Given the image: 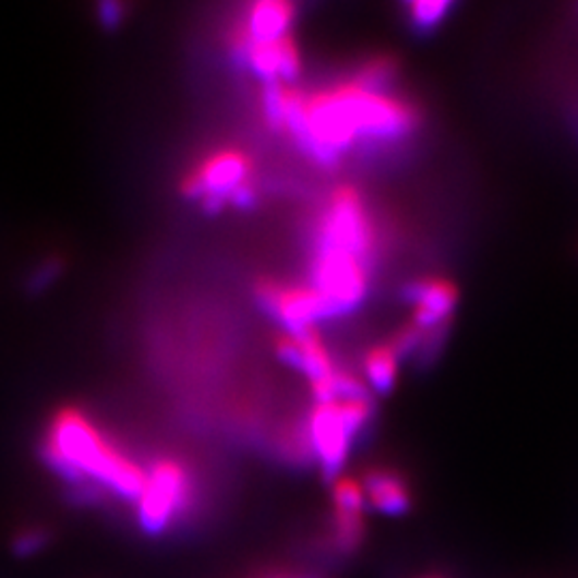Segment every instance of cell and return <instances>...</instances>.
<instances>
[{"mask_svg":"<svg viewBox=\"0 0 578 578\" xmlns=\"http://www.w3.org/2000/svg\"><path fill=\"white\" fill-rule=\"evenodd\" d=\"M399 73L397 60L388 55H375V57L366 58L356 71H353V80L366 88L373 91H388V86L395 82Z\"/></svg>","mask_w":578,"mask_h":578,"instance_id":"16","label":"cell"},{"mask_svg":"<svg viewBox=\"0 0 578 578\" xmlns=\"http://www.w3.org/2000/svg\"><path fill=\"white\" fill-rule=\"evenodd\" d=\"M231 52L264 84L293 82L302 69V52L293 35L273 41H249L231 31Z\"/></svg>","mask_w":578,"mask_h":578,"instance_id":"11","label":"cell"},{"mask_svg":"<svg viewBox=\"0 0 578 578\" xmlns=\"http://www.w3.org/2000/svg\"><path fill=\"white\" fill-rule=\"evenodd\" d=\"M253 159L238 146H221L204 155L182 178V193L206 206H224L231 195L251 182Z\"/></svg>","mask_w":578,"mask_h":578,"instance_id":"7","label":"cell"},{"mask_svg":"<svg viewBox=\"0 0 578 578\" xmlns=\"http://www.w3.org/2000/svg\"><path fill=\"white\" fill-rule=\"evenodd\" d=\"M193 499V478L184 462L159 459L146 471V484L137 497V520L146 533H161L176 517L186 513Z\"/></svg>","mask_w":578,"mask_h":578,"instance_id":"6","label":"cell"},{"mask_svg":"<svg viewBox=\"0 0 578 578\" xmlns=\"http://www.w3.org/2000/svg\"><path fill=\"white\" fill-rule=\"evenodd\" d=\"M296 4L288 0H260L246 9L244 20L233 28L249 41H273L291 35L296 22Z\"/></svg>","mask_w":578,"mask_h":578,"instance_id":"13","label":"cell"},{"mask_svg":"<svg viewBox=\"0 0 578 578\" xmlns=\"http://www.w3.org/2000/svg\"><path fill=\"white\" fill-rule=\"evenodd\" d=\"M373 418L371 397L333 399L313 404L304 424L311 461L317 462L326 478L341 475L347 457L360 431Z\"/></svg>","mask_w":578,"mask_h":578,"instance_id":"3","label":"cell"},{"mask_svg":"<svg viewBox=\"0 0 578 578\" xmlns=\"http://www.w3.org/2000/svg\"><path fill=\"white\" fill-rule=\"evenodd\" d=\"M275 353L281 362L300 371L309 380L313 404L339 399L341 369L337 366L317 328L302 333H281L275 339Z\"/></svg>","mask_w":578,"mask_h":578,"instance_id":"8","label":"cell"},{"mask_svg":"<svg viewBox=\"0 0 578 578\" xmlns=\"http://www.w3.org/2000/svg\"><path fill=\"white\" fill-rule=\"evenodd\" d=\"M422 116L416 104L390 91H373L351 75L302 97L281 135L315 164L333 168L358 146H386L409 137Z\"/></svg>","mask_w":578,"mask_h":578,"instance_id":"1","label":"cell"},{"mask_svg":"<svg viewBox=\"0 0 578 578\" xmlns=\"http://www.w3.org/2000/svg\"><path fill=\"white\" fill-rule=\"evenodd\" d=\"M377 226L362 191L349 182L335 186L313 226V246H330L373 262L377 253Z\"/></svg>","mask_w":578,"mask_h":578,"instance_id":"4","label":"cell"},{"mask_svg":"<svg viewBox=\"0 0 578 578\" xmlns=\"http://www.w3.org/2000/svg\"><path fill=\"white\" fill-rule=\"evenodd\" d=\"M333 495V515L328 522V535L326 544L337 555H353L366 535V522H364V491L362 482L351 475H337L330 486Z\"/></svg>","mask_w":578,"mask_h":578,"instance_id":"10","label":"cell"},{"mask_svg":"<svg viewBox=\"0 0 578 578\" xmlns=\"http://www.w3.org/2000/svg\"><path fill=\"white\" fill-rule=\"evenodd\" d=\"M426 578H435V577H426Z\"/></svg>","mask_w":578,"mask_h":578,"instance_id":"20","label":"cell"},{"mask_svg":"<svg viewBox=\"0 0 578 578\" xmlns=\"http://www.w3.org/2000/svg\"><path fill=\"white\" fill-rule=\"evenodd\" d=\"M44 455L67 480L93 478L124 499L137 502L146 484V469L120 453L86 413L73 407L52 418Z\"/></svg>","mask_w":578,"mask_h":578,"instance_id":"2","label":"cell"},{"mask_svg":"<svg viewBox=\"0 0 578 578\" xmlns=\"http://www.w3.org/2000/svg\"><path fill=\"white\" fill-rule=\"evenodd\" d=\"M409 322L429 337H444V328L459 306L461 291L448 277H422L407 288Z\"/></svg>","mask_w":578,"mask_h":578,"instance_id":"12","label":"cell"},{"mask_svg":"<svg viewBox=\"0 0 578 578\" xmlns=\"http://www.w3.org/2000/svg\"><path fill=\"white\" fill-rule=\"evenodd\" d=\"M453 7L450 0H416L405 4V17L416 31H433L448 17Z\"/></svg>","mask_w":578,"mask_h":578,"instance_id":"17","label":"cell"},{"mask_svg":"<svg viewBox=\"0 0 578 578\" xmlns=\"http://www.w3.org/2000/svg\"><path fill=\"white\" fill-rule=\"evenodd\" d=\"M373 262L330 246H313L309 284L322 296L333 317L356 311L371 288Z\"/></svg>","mask_w":578,"mask_h":578,"instance_id":"5","label":"cell"},{"mask_svg":"<svg viewBox=\"0 0 578 578\" xmlns=\"http://www.w3.org/2000/svg\"><path fill=\"white\" fill-rule=\"evenodd\" d=\"M362 482L366 506L382 515H405L411 508V489L404 473L393 467H371Z\"/></svg>","mask_w":578,"mask_h":578,"instance_id":"14","label":"cell"},{"mask_svg":"<svg viewBox=\"0 0 578 578\" xmlns=\"http://www.w3.org/2000/svg\"><path fill=\"white\" fill-rule=\"evenodd\" d=\"M255 298L284 333L313 330L320 322L330 320L326 302L309 281L262 279L255 286Z\"/></svg>","mask_w":578,"mask_h":578,"instance_id":"9","label":"cell"},{"mask_svg":"<svg viewBox=\"0 0 578 578\" xmlns=\"http://www.w3.org/2000/svg\"><path fill=\"white\" fill-rule=\"evenodd\" d=\"M48 531L44 529H28V531H22L15 540H13V551L17 555H33L37 553L39 549H44L48 544Z\"/></svg>","mask_w":578,"mask_h":578,"instance_id":"18","label":"cell"},{"mask_svg":"<svg viewBox=\"0 0 578 578\" xmlns=\"http://www.w3.org/2000/svg\"><path fill=\"white\" fill-rule=\"evenodd\" d=\"M260 578H326L322 577L320 573H311V570H300V568H284V570H275L268 573Z\"/></svg>","mask_w":578,"mask_h":578,"instance_id":"19","label":"cell"},{"mask_svg":"<svg viewBox=\"0 0 578 578\" xmlns=\"http://www.w3.org/2000/svg\"><path fill=\"white\" fill-rule=\"evenodd\" d=\"M401 366V353L390 341L369 347L362 356V380L369 390L386 395L395 388Z\"/></svg>","mask_w":578,"mask_h":578,"instance_id":"15","label":"cell"}]
</instances>
